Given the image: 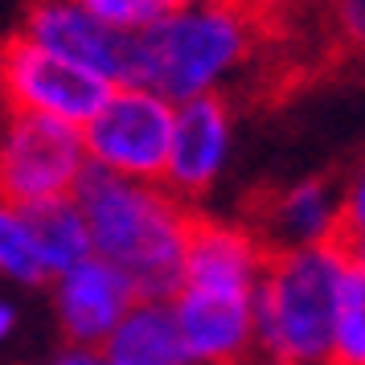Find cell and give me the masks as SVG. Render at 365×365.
<instances>
[{
    "label": "cell",
    "mask_w": 365,
    "mask_h": 365,
    "mask_svg": "<svg viewBox=\"0 0 365 365\" xmlns=\"http://www.w3.org/2000/svg\"><path fill=\"white\" fill-rule=\"evenodd\" d=\"M95 255L128 271L140 299H168L181 287L185 250L197 210L173 197L165 185L128 181L103 168H86L74 189Z\"/></svg>",
    "instance_id": "6da1fadb"
},
{
    "label": "cell",
    "mask_w": 365,
    "mask_h": 365,
    "mask_svg": "<svg viewBox=\"0 0 365 365\" xmlns=\"http://www.w3.org/2000/svg\"><path fill=\"white\" fill-rule=\"evenodd\" d=\"M267 13L242 0H197L165 9L148 29L135 34V78L165 99L185 103L197 95H226L242 78L263 41Z\"/></svg>",
    "instance_id": "7a4b0ae2"
},
{
    "label": "cell",
    "mask_w": 365,
    "mask_h": 365,
    "mask_svg": "<svg viewBox=\"0 0 365 365\" xmlns=\"http://www.w3.org/2000/svg\"><path fill=\"white\" fill-rule=\"evenodd\" d=\"M345 271V242L271 255L255 299L259 316L255 365H332V329Z\"/></svg>",
    "instance_id": "3957f363"
},
{
    "label": "cell",
    "mask_w": 365,
    "mask_h": 365,
    "mask_svg": "<svg viewBox=\"0 0 365 365\" xmlns=\"http://www.w3.org/2000/svg\"><path fill=\"white\" fill-rule=\"evenodd\" d=\"M91 168L83 128L46 115L0 111V197L37 210L50 201L74 197Z\"/></svg>",
    "instance_id": "277c9868"
},
{
    "label": "cell",
    "mask_w": 365,
    "mask_h": 365,
    "mask_svg": "<svg viewBox=\"0 0 365 365\" xmlns=\"http://www.w3.org/2000/svg\"><path fill=\"white\" fill-rule=\"evenodd\" d=\"M173 123H177V103L165 99L160 91L115 86L83 128L91 168L160 185L173 148Z\"/></svg>",
    "instance_id": "5b68a950"
},
{
    "label": "cell",
    "mask_w": 365,
    "mask_h": 365,
    "mask_svg": "<svg viewBox=\"0 0 365 365\" xmlns=\"http://www.w3.org/2000/svg\"><path fill=\"white\" fill-rule=\"evenodd\" d=\"M115 86L86 66L46 50L17 29L0 41V111L46 115L70 128H86Z\"/></svg>",
    "instance_id": "8992f818"
},
{
    "label": "cell",
    "mask_w": 365,
    "mask_h": 365,
    "mask_svg": "<svg viewBox=\"0 0 365 365\" xmlns=\"http://www.w3.org/2000/svg\"><path fill=\"white\" fill-rule=\"evenodd\" d=\"M259 292L226 283H181L168 304L181 329L189 365H255L259 361Z\"/></svg>",
    "instance_id": "52a82bcc"
},
{
    "label": "cell",
    "mask_w": 365,
    "mask_h": 365,
    "mask_svg": "<svg viewBox=\"0 0 365 365\" xmlns=\"http://www.w3.org/2000/svg\"><path fill=\"white\" fill-rule=\"evenodd\" d=\"M234 160V103L226 95H197L177 103L173 148H168L165 189L185 205L201 210Z\"/></svg>",
    "instance_id": "ba28073f"
},
{
    "label": "cell",
    "mask_w": 365,
    "mask_h": 365,
    "mask_svg": "<svg viewBox=\"0 0 365 365\" xmlns=\"http://www.w3.org/2000/svg\"><path fill=\"white\" fill-rule=\"evenodd\" d=\"M21 34L86 66L111 86H132L135 78V34L103 25L83 0H25Z\"/></svg>",
    "instance_id": "9c48e42d"
},
{
    "label": "cell",
    "mask_w": 365,
    "mask_h": 365,
    "mask_svg": "<svg viewBox=\"0 0 365 365\" xmlns=\"http://www.w3.org/2000/svg\"><path fill=\"white\" fill-rule=\"evenodd\" d=\"M50 296H53V316H58L62 345L99 349L115 332L119 320L135 308L140 292L128 279V271H119L115 263L91 255V259L62 271L50 283Z\"/></svg>",
    "instance_id": "30bf717a"
},
{
    "label": "cell",
    "mask_w": 365,
    "mask_h": 365,
    "mask_svg": "<svg viewBox=\"0 0 365 365\" xmlns=\"http://www.w3.org/2000/svg\"><path fill=\"white\" fill-rule=\"evenodd\" d=\"M341 185L332 177H304L283 189L259 193L247 222L267 250H304L341 242Z\"/></svg>",
    "instance_id": "8fae6325"
},
{
    "label": "cell",
    "mask_w": 365,
    "mask_h": 365,
    "mask_svg": "<svg viewBox=\"0 0 365 365\" xmlns=\"http://www.w3.org/2000/svg\"><path fill=\"white\" fill-rule=\"evenodd\" d=\"M99 349L107 365H189L168 299H135V308Z\"/></svg>",
    "instance_id": "7c38bea8"
},
{
    "label": "cell",
    "mask_w": 365,
    "mask_h": 365,
    "mask_svg": "<svg viewBox=\"0 0 365 365\" xmlns=\"http://www.w3.org/2000/svg\"><path fill=\"white\" fill-rule=\"evenodd\" d=\"M34 217V238H37V255L50 271V283L78 267L83 259L95 255V242H91V230H86V217L78 210V201L66 197V201H50V205H37L29 210Z\"/></svg>",
    "instance_id": "4fadbf2b"
},
{
    "label": "cell",
    "mask_w": 365,
    "mask_h": 365,
    "mask_svg": "<svg viewBox=\"0 0 365 365\" xmlns=\"http://www.w3.org/2000/svg\"><path fill=\"white\" fill-rule=\"evenodd\" d=\"M0 279L17 287H46L50 271L37 255L34 217L13 201L0 197Z\"/></svg>",
    "instance_id": "5bb4252c"
},
{
    "label": "cell",
    "mask_w": 365,
    "mask_h": 365,
    "mask_svg": "<svg viewBox=\"0 0 365 365\" xmlns=\"http://www.w3.org/2000/svg\"><path fill=\"white\" fill-rule=\"evenodd\" d=\"M332 365H365V267L353 259H349L341 299H336Z\"/></svg>",
    "instance_id": "9a60e30c"
},
{
    "label": "cell",
    "mask_w": 365,
    "mask_h": 365,
    "mask_svg": "<svg viewBox=\"0 0 365 365\" xmlns=\"http://www.w3.org/2000/svg\"><path fill=\"white\" fill-rule=\"evenodd\" d=\"M341 242L349 255H365V156L341 181Z\"/></svg>",
    "instance_id": "2e32d148"
},
{
    "label": "cell",
    "mask_w": 365,
    "mask_h": 365,
    "mask_svg": "<svg viewBox=\"0 0 365 365\" xmlns=\"http://www.w3.org/2000/svg\"><path fill=\"white\" fill-rule=\"evenodd\" d=\"M83 4L103 25H111L119 34H140V29H148L152 21L165 13L156 0H83Z\"/></svg>",
    "instance_id": "e0dca14e"
},
{
    "label": "cell",
    "mask_w": 365,
    "mask_h": 365,
    "mask_svg": "<svg viewBox=\"0 0 365 365\" xmlns=\"http://www.w3.org/2000/svg\"><path fill=\"white\" fill-rule=\"evenodd\" d=\"M324 9H329L332 29L345 37L353 50L365 46V0H324Z\"/></svg>",
    "instance_id": "ac0fdd59"
},
{
    "label": "cell",
    "mask_w": 365,
    "mask_h": 365,
    "mask_svg": "<svg viewBox=\"0 0 365 365\" xmlns=\"http://www.w3.org/2000/svg\"><path fill=\"white\" fill-rule=\"evenodd\" d=\"M50 365H107V357L95 345H62Z\"/></svg>",
    "instance_id": "d6986e66"
},
{
    "label": "cell",
    "mask_w": 365,
    "mask_h": 365,
    "mask_svg": "<svg viewBox=\"0 0 365 365\" xmlns=\"http://www.w3.org/2000/svg\"><path fill=\"white\" fill-rule=\"evenodd\" d=\"M17 320H21V312H17V304H9V299H0V345L17 332Z\"/></svg>",
    "instance_id": "ffe728a7"
},
{
    "label": "cell",
    "mask_w": 365,
    "mask_h": 365,
    "mask_svg": "<svg viewBox=\"0 0 365 365\" xmlns=\"http://www.w3.org/2000/svg\"><path fill=\"white\" fill-rule=\"evenodd\" d=\"M242 4H250V9H259V13H271V9H275V0H242Z\"/></svg>",
    "instance_id": "44dd1931"
},
{
    "label": "cell",
    "mask_w": 365,
    "mask_h": 365,
    "mask_svg": "<svg viewBox=\"0 0 365 365\" xmlns=\"http://www.w3.org/2000/svg\"><path fill=\"white\" fill-rule=\"evenodd\" d=\"M160 9H185V4H197V0H156Z\"/></svg>",
    "instance_id": "7402d4cb"
},
{
    "label": "cell",
    "mask_w": 365,
    "mask_h": 365,
    "mask_svg": "<svg viewBox=\"0 0 365 365\" xmlns=\"http://www.w3.org/2000/svg\"><path fill=\"white\" fill-rule=\"evenodd\" d=\"M349 259H353V263H361V267H365V255H349Z\"/></svg>",
    "instance_id": "603a6c76"
},
{
    "label": "cell",
    "mask_w": 365,
    "mask_h": 365,
    "mask_svg": "<svg viewBox=\"0 0 365 365\" xmlns=\"http://www.w3.org/2000/svg\"><path fill=\"white\" fill-rule=\"evenodd\" d=\"M357 58H361V62H365V46H357Z\"/></svg>",
    "instance_id": "cb8c5ba5"
}]
</instances>
